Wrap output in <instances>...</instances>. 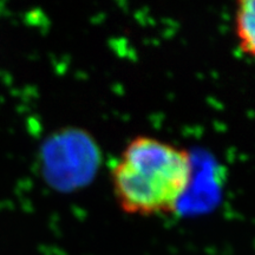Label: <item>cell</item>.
Instances as JSON below:
<instances>
[{
	"label": "cell",
	"mask_w": 255,
	"mask_h": 255,
	"mask_svg": "<svg viewBox=\"0 0 255 255\" xmlns=\"http://www.w3.org/2000/svg\"><path fill=\"white\" fill-rule=\"evenodd\" d=\"M193 176V157L188 149L148 135L130 139L110 170L117 206L135 216L173 214L189 190Z\"/></svg>",
	"instance_id": "obj_1"
},
{
	"label": "cell",
	"mask_w": 255,
	"mask_h": 255,
	"mask_svg": "<svg viewBox=\"0 0 255 255\" xmlns=\"http://www.w3.org/2000/svg\"><path fill=\"white\" fill-rule=\"evenodd\" d=\"M234 32L241 52L255 59V0H235Z\"/></svg>",
	"instance_id": "obj_2"
}]
</instances>
